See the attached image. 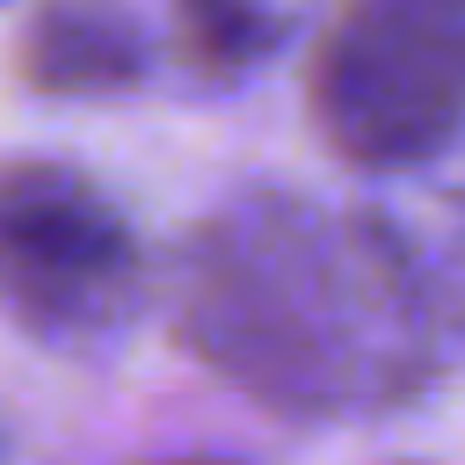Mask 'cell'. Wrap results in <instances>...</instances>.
Wrapping results in <instances>:
<instances>
[{"label":"cell","mask_w":465,"mask_h":465,"mask_svg":"<svg viewBox=\"0 0 465 465\" xmlns=\"http://www.w3.org/2000/svg\"><path fill=\"white\" fill-rule=\"evenodd\" d=\"M174 44L196 73L225 80V73H247L276 44V22L254 0H174Z\"/></svg>","instance_id":"5b68a950"},{"label":"cell","mask_w":465,"mask_h":465,"mask_svg":"<svg viewBox=\"0 0 465 465\" xmlns=\"http://www.w3.org/2000/svg\"><path fill=\"white\" fill-rule=\"evenodd\" d=\"M312 124L349 167H421L465 124V0H349L312 51Z\"/></svg>","instance_id":"7a4b0ae2"},{"label":"cell","mask_w":465,"mask_h":465,"mask_svg":"<svg viewBox=\"0 0 465 465\" xmlns=\"http://www.w3.org/2000/svg\"><path fill=\"white\" fill-rule=\"evenodd\" d=\"M182 341L283 414L385 407L429 363L400 240L371 218H305L291 203L240 211L196 240Z\"/></svg>","instance_id":"6da1fadb"},{"label":"cell","mask_w":465,"mask_h":465,"mask_svg":"<svg viewBox=\"0 0 465 465\" xmlns=\"http://www.w3.org/2000/svg\"><path fill=\"white\" fill-rule=\"evenodd\" d=\"M145 73V36L116 15V7H87V0H51L29 36H22V80L44 94H102V87H131Z\"/></svg>","instance_id":"277c9868"},{"label":"cell","mask_w":465,"mask_h":465,"mask_svg":"<svg viewBox=\"0 0 465 465\" xmlns=\"http://www.w3.org/2000/svg\"><path fill=\"white\" fill-rule=\"evenodd\" d=\"M131 291H138V240L87 174L58 160L0 167V298L29 327L58 334L116 320Z\"/></svg>","instance_id":"3957f363"}]
</instances>
